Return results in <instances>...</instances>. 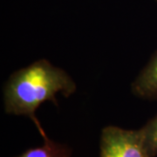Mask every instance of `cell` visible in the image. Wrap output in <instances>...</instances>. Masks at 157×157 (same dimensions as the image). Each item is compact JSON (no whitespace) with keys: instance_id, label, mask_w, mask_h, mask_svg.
<instances>
[{"instance_id":"4","label":"cell","mask_w":157,"mask_h":157,"mask_svg":"<svg viewBox=\"0 0 157 157\" xmlns=\"http://www.w3.org/2000/svg\"><path fill=\"white\" fill-rule=\"evenodd\" d=\"M40 135L44 140L42 146L29 148L15 157H71V149L67 146L49 139L45 131Z\"/></svg>"},{"instance_id":"2","label":"cell","mask_w":157,"mask_h":157,"mask_svg":"<svg viewBox=\"0 0 157 157\" xmlns=\"http://www.w3.org/2000/svg\"><path fill=\"white\" fill-rule=\"evenodd\" d=\"M100 157H149L141 129L107 126L101 135Z\"/></svg>"},{"instance_id":"3","label":"cell","mask_w":157,"mask_h":157,"mask_svg":"<svg viewBox=\"0 0 157 157\" xmlns=\"http://www.w3.org/2000/svg\"><path fill=\"white\" fill-rule=\"evenodd\" d=\"M136 97L144 100H157V51L131 85Z\"/></svg>"},{"instance_id":"6","label":"cell","mask_w":157,"mask_h":157,"mask_svg":"<svg viewBox=\"0 0 157 157\" xmlns=\"http://www.w3.org/2000/svg\"><path fill=\"white\" fill-rule=\"evenodd\" d=\"M156 1H157V0H156Z\"/></svg>"},{"instance_id":"5","label":"cell","mask_w":157,"mask_h":157,"mask_svg":"<svg viewBox=\"0 0 157 157\" xmlns=\"http://www.w3.org/2000/svg\"><path fill=\"white\" fill-rule=\"evenodd\" d=\"M144 142L149 157L157 155V114L141 128Z\"/></svg>"},{"instance_id":"1","label":"cell","mask_w":157,"mask_h":157,"mask_svg":"<svg viewBox=\"0 0 157 157\" xmlns=\"http://www.w3.org/2000/svg\"><path fill=\"white\" fill-rule=\"evenodd\" d=\"M76 84L66 71L47 59L36 60L11 74L4 86V106L8 114L29 117L39 132L44 129L35 113L45 101L58 106L56 94L69 97L76 91Z\"/></svg>"}]
</instances>
